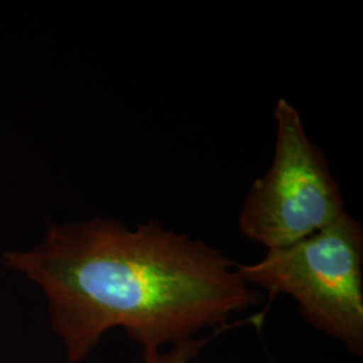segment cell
Segmentation results:
<instances>
[{
    "instance_id": "obj_1",
    "label": "cell",
    "mask_w": 363,
    "mask_h": 363,
    "mask_svg": "<svg viewBox=\"0 0 363 363\" xmlns=\"http://www.w3.org/2000/svg\"><path fill=\"white\" fill-rule=\"evenodd\" d=\"M1 264L43 295L67 363L86 361L116 328L154 354L264 301L233 259L156 220L52 223L31 247L4 252Z\"/></svg>"
},
{
    "instance_id": "obj_2",
    "label": "cell",
    "mask_w": 363,
    "mask_h": 363,
    "mask_svg": "<svg viewBox=\"0 0 363 363\" xmlns=\"http://www.w3.org/2000/svg\"><path fill=\"white\" fill-rule=\"evenodd\" d=\"M247 284L298 303L301 318L363 355V226L347 211L294 245L238 264Z\"/></svg>"
},
{
    "instance_id": "obj_3",
    "label": "cell",
    "mask_w": 363,
    "mask_h": 363,
    "mask_svg": "<svg viewBox=\"0 0 363 363\" xmlns=\"http://www.w3.org/2000/svg\"><path fill=\"white\" fill-rule=\"evenodd\" d=\"M272 164L253 182L238 217L247 240L274 250L294 245L346 213L323 150L312 142L295 105L277 100Z\"/></svg>"
},
{
    "instance_id": "obj_4",
    "label": "cell",
    "mask_w": 363,
    "mask_h": 363,
    "mask_svg": "<svg viewBox=\"0 0 363 363\" xmlns=\"http://www.w3.org/2000/svg\"><path fill=\"white\" fill-rule=\"evenodd\" d=\"M208 339V337H190L164 350L154 354H142V359L138 363H193L206 346Z\"/></svg>"
}]
</instances>
